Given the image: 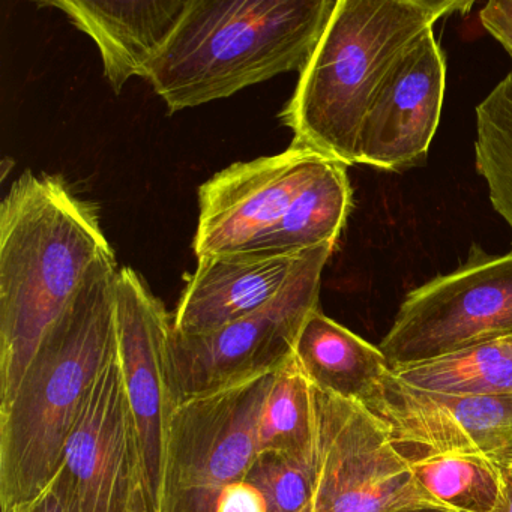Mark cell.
<instances>
[{
  "instance_id": "1",
  "label": "cell",
  "mask_w": 512,
  "mask_h": 512,
  "mask_svg": "<svg viewBox=\"0 0 512 512\" xmlns=\"http://www.w3.org/2000/svg\"><path fill=\"white\" fill-rule=\"evenodd\" d=\"M116 262L98 208L61 176H20L0 203V404L100 266Z\"/></svg>"
},
{
  "instance_id": "3",
  "label": "cell",
  "mask_w": 512,
  "mask_h": 512,
  "mask_svg": "<svg viewBox=\"0 0 512 512\" xmlns=\"http://www.w3.org/2000/svg\"><path fill=\"white\" fill-rule=\"evenodd\" d=\"M472 7L464 0H337L280 115L293 143L358 164L362 124L391 68L439 20Z\"/></svg>"
},
{
  "instance_id": "17",
  "label": "cell",
  "mask_w": 512,
  "mask_h": 512,
  "mask_svg": "<svg viewBox=\"0 0 512 512\" xmlns=\"http://www.w3.org/2000/svg\"><path fill=\"white\" fill-rule=\"evenodd\" d=\"M352 209L347 166L329 160L253 253L298 254L320 245H337Z\"/></svg>"
},
{
  "instance_id": "8",
  "label": "cell",
  "mask_w": 512,
  "mask_h": 512,
  "mask_svg": "<svg viewBox=\"0 0 512 512\" xmlns=\"http://www.w3.org/2000/svg\"><path fill=\"white\" fill-rule=\"evenodd\" d=\"M512 335V251L473 244L448 274L410 290L379 344L391 368Z\"/></svg>"
},
{
  "instance_id": "15",
  "label": "cell",
  "mask_w": 512,
  "mask_h": 512,
  "mask_svg": "<svg viewBox=\"0 0 512 512\" xmlns=\"http://www.w3.org/2000/svg\"><path fill=\"white\" fill-rule=\"evenodd\" d=\"M41 7L61 10L100 50L104 76L115 94L128 80L145 79L187 10L188 0H47Z\"/></svg>"
},
{
  "instance_id": "7",
  "label": "cell",
  "mask_w": 512,
  "mask_h": 512,
  "mask_svg": "<svg viewBox=\"0 0 512 512\" xmlns=\"http://www.w3.org/2000/svg\"><path fill=\"white\" fill-rule=\"evenodd\" d=\"M335 245L311 248L289 283L265 307L211 334L170 341L178 401L211 394L280 370L293 358L299 332L319 307L320 286Z\"/></svg>"
},
{
  "instance_id": "13",
  "label": "cell",
  "mask_w": 512,
  "mask_h": 512,
  "mask_svg": "<svg viewBox=\"0 0 512 512\" xmlns=\"http://www.w3.org/2000/svg\"><path fill=\"white\" fill-rule=\"evenodd\" d=\"M389 425L406 457L470 452L502 458L512 452V392L448 395L410 388L389 374L371 407Z\"/></svg>"
},
{
  "instance_id": "22",
  "label": "cell",
  "mask_w": 512,
  "mask_h": 512,
  "mask_svg": "<svg viewBox=\"0 0 512 512\" xmlns=\"http://www.w3.org/2000/svg\"><path fill=\"white\" fill-rule=\"evenodd\" d=\"M316 464L280 454L257 455L245 481L265 497L268 512H311Z\"/></svg>"
},
{
  "instance_id": "23",
  "label": "cell",
  "mask_w": 512,
  "mask_h": 512,
  "mask_svg": "<svg viewBox=\"0 0 512 512\" xmlns=\"http://www.w3.org/2000/svg\"><path fill=\"white\" fill-rule=\"evenodd\" d=\"M4 512H79L70 475L65 467L61 466L55 478L37 497Z\"/></svg>"
},
{
  "instance_id": "4",
  "label": "cell",
  "mask_w": 512,
  "mask_h": 512,
  "mask_svg": "<svg viewBox=\"0 0 512 512\" xmlns=\"http://www.w3.org/2000/svg\"><path fill=\"white\" fill-rule=\"evenodd\" d=\"M335 5L337 0H188L145 79L175 113L280 74L301 73Z\"/></svg>"
},
{
  "instance_id": "24",
  "label": "cell",
  "mask_w": 512,
  "mask_h": 512,
  "mask_svg": "<svg viewBox=\"0 0 512 512\" xmlns=\"http://www.w3.org/2000/svg\"><path fill=\"white\" fill-rule=\"evenodd\" d=\"M215 512H268V506L262 493L244 479L223 488Z\"/></svg>"
},
{
  "instance_id": "19",
  "label": "cell",
  "mask_w": 512,
  "mask_h": 512,
  "mask_svg": "<svg viewBox=\"0 0 512 512\" xmlns=\"http://www.w3.org/2000/svg\"><path fill=\"white\" fill-rule=\"evenodd\" d=\"M404 385L448 395L512 392V335L392 368Z\"/></svg>"
},
{
  "instance_id": "20",
  "label": "cell",
  "mask_w": 512,
  "mask_h": 512,
  "mask_svg": "<svg viewBox=\"0 0 512 512\" xmlns=\"http://www.w3.org/2000/svg\"><path fill=\"white\" fill-rule=\"evenodd\" d=\"M422 487L454 512H494L502 493L499 458L470 452L410 457Z\"/></svg>"
},
{
  "instance_id": "21",
  "label": "cell",
  "mask_w": 512,
  "mask_h": 512,
  "mask_svg": "<svg viewBox=\"0 0 512 512\" xmlns=\"http://www.w3.org/2000/svg\"><path fill=\"white\" fill-rule=\"evenodd\" d=\"M475 166L512 232V68L476 106Z\"/></svg>"
},
{
  "instance_id": "11",
  "label": "cell",
  "mask_w": 512,
  "mask_h": 512,
  "mask_svg": "<svg viewBox=\"0 0 512 512\" xmlns=\"http://www.w3.org/2000/svg\"><path fill=\"white\" fill-rule=\"evenodd\" d=\"M62 466L70 475L79 512H130L146 485L139 431L118 353L86 398L68 436Z\"/></svg>"
},
{
  "instance_id": "2",
  "label": "cell",
  "mask_w": 512,
  "mask_h": 512,
  "mask_svg": "<svg viewBox=\"0 0 512 512\" xmlns=\"http://www.w3.org/2000/svg\"><path fill=\"white\" fill-rule=\"evenodd\" d=\"M118 272L116 262L94 272L0 404V512L37 497L61 469L86 398L118 353Z\"/></svg>"
},
{
  "instance_id": "14",
  "label": "cell",
  "mask_w": 512,
  "mask_h": 512,
  "mask_svg": "<svg viewBox=\"0 0 512 512\" xmlns=\"http://www.w3.org/2000/svg\"><path fill=\"white\" fill-rule=\"evenodd\" d=\"M305 253H233L199 259L176 307L173 334H211L256 313L286 287Z\"/></svg>"
},
{
  "instance_id": "10",
  "label": "cell",
  "mask_w": 512,
  "mask_h": 512,
  "mask_svg": "<svg viewBox=\"0 0 512 512\" xmlns=\"http://www.w3.org/2000/svg\"><path fill=\"white\" fill-rule=\"evenodd\" d=\"M118 355L139 431L146 485L158 511L170 419L179 401L170 365L172 319L130 266L116 277Z\"/></svg>"
},
{
  "instance_id": "28",
  "label": "cell",
  "mask_w": 512,
  "mask_h": 512,
  "mask_svg": "<svg viewBox=\"0 0 512 512\" xmlns=\"http://www.w3.org/2000/svg\"><path fill=\"white\" fill-rule=\"evenodd\" d=\"M404 512H446V511H433V509H421V511H404Z\"/></svg>"
},
{
  "instance_id": "18",
  "label": "cell",
  "mask_w": 512,
  "mask_h": 512,
  "mask_svg": "<svg viewBox=\"0 0 512 512\" xmlns=\"http://www.w3.org/2000/svg\"><path fill=\"white\" fill-rule=\"evenodd\" d=\"M259 454H280L301 463L316 464V388L295 359L280 370L263 401L257 425Z\"/></svg>"
},
{
  "instance_id": "27",
  "label": "cell",
  "mask_w": 512,
  "mask_h": 512,
  "mask_svg": "<svg viewBox=\"0 0 512 512\" xmlns=\"http://www.w3.org/2000/svg\"><path fill=\"white\" fill-rule=\"evenodd\" d=\"M130 512H158L146 485L145 487L140 488L139 493L134 497V502L133 505H131Z\"/></svg>"
},
{
  "instance_id": "6",
  "label": "cell",
  "mask_w": 512,
  "mask_h": 512,
  "mask_svg": "<svg viewBox=\"0 0 512 512\" xmlns=\"http://www.w3.org/2000/svg\"><path fill=\"white\" fill-rule=\"evenodd\" d=\"M274 374L179 401L167 431L158 512H215L223 488L247 478Z\"/></svg>"
},
{
  "instance_id": "9",
  "label": "cell",
  "mask_w": 512,
  "mask_h": 512,
  "mask_svg": "<svg viewBox=\"0 0 512 512\" xmlns=\"http://www.w3.org/2000/svg\"><path fill=\"white\" fill-rule=\"evenodd\" d=\"M332 158L292 145L272 157L236 163L199 188L197 259L253 253Z\"/></svg>"
},
{
  "instance_id": "5",
  "label": "cell",
  "mask_w": 512,
  "mask_h": 512,
  "mask_svg": "<svg viewBox=\"0 0 512 512\" xmlns=\"http://www.w3.org/2000/svg\"><path fill=\"white\" fill-rule=\"evenodd\" d=\"M311 512H454L416 478L389 425L355 400L317 391Z\"/></svg>"
},
{
  "instance_id": "12",
  "label": "cell",
  "mask_w": 512,
  "mask_h": 512,
  "mask_svg": "<svg viewBox=\"0 0 512 512\" xmlns=\"http://www.w3.org/2000/svg\"><path fill=\"white\" fill-rule=\"evenodd\" d=\"M446 58L430 31L391 68L358 140V164L401 173L427 161L442 116Z\"/></svg>"
},
{
  "instance_id": "25",
  "label": "cell",
  "mask_w": 512,
  "mask_h": 512,
  "mask_svg": "<svg viewBox=\"0 0 512 512\" xmlns=\"http://www.w3.org/2000/svg\"><path fill=\"white\" fill-rule=\"evenodd\" d=\"M479 20L512 61V0H491L482 8Z\"/></svg>"
},
{
  "instance_id": "26",
  "label": "cell",
  "mask_w": 512,
  "mask_h": 512,
  "mask_svg": "<svg viewBox=\"0 0 512 512\" xmlns=\"http://www.w3.org/2000/svg\"><path fill=\"white\" fill-rule=\"evenodd\" d=\"M502 469V493L494 512H512V452L499 458Z\"/></svg>"
},
{
  "instance_id": "16",
  "label": "cell",
  "mask_w": 512,
  "mask_h": 512,
  "mask_svg": "<svg viewBox=\"0 0 512 512\" xmlns=\"http://www.w3.org/2000/svg\"><path fill=\"white\" fill-rule=\"evenodd\" d=\"M293 355L317 391L359 401L370 410L382 397L392 371L379 346L325 316L320 308L305 320Z\"/></svg>"
}]
</instances>
